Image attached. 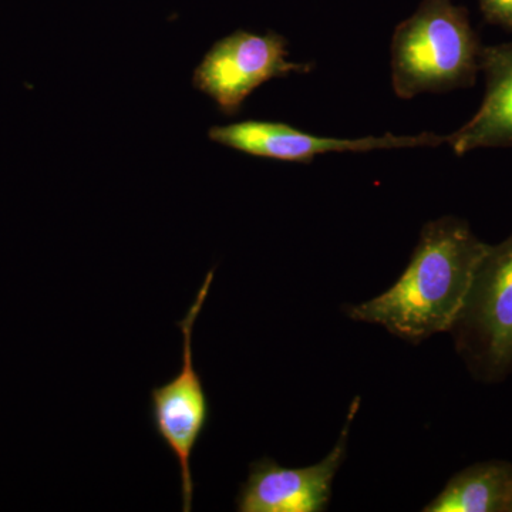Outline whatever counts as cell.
<instances>
[{
    "instance_id": "cell-1",
    "label": "cell",
    "mask_w": 512,
    "mask_h": 512,
    "mask_svg": "<svg viewBox=\"0 0 512 512\" xmlns=\"http://www.w3.org/2000/svg\"><path fill=\"white\" fill-rule=\"evenodd\" d=\"M487 249L467 221H431L421 229L419 244L399 281L372 301L350 306L348 315L383 326L413 345L450 332Z\"/></svg>"
},
{
    "instance_id": "cell-2",
    "label": "cell",
    "mask_w": 512,
    "mask_h": 512,
    "mask_svg": "<svg viewBox=\"0 0 512 512\" xmlns=\"http://www.w3.org/2000/svg\"><path fill=\"white\" fill-rule=\"evenodd\" d=\"M483 46L467 10L453 0H423L392 40V83L400 99L470 87L480 72Z\"/></svg>"
},
{
    "instance_id": "cell-3",
    "label": "cell",
    "mask_w": 512,
    "mask_h": 512,
    "mask_svg": "<svg viewBox=\"0 0 512 512\" xmlns=\"http://www.w3.org/2000/svg\"><path fill=\"white\" fill-rule=\"evenodd\" d=\"M450 333L481 382H500L511 372L512 234L501 244L488 245Z\"/></svg>"
},
{
    "instance_id": "cell-4",
    "label": "cell",
    "mask_w": 512,
    "mask_h": 512,
    "mask_svg": "<svg viewBox=\"0 0 512 512\" xmlns=\"http://www.w3.org/2000/svg\"><path fill=\"white\" fill-rule=\"evenodd\" d=\"M214 269L208 272L198 289L184 319L178 322L184 336L183 366L170 382L154 387L150 393L151 420L157 436L174 454L180 468L183 511L192 510L194 500V478L191 460L195 447L210 421V400L205 393L200 373L195 369L192 333L202 306L207 301Z\"/></svg>"
},
{
    "instance_id": "cell-5",
    "label": "cell",
    "mask_w": 512,
    "mask_h": 512,
    "mask_svg": "<svg viewBox=\"0 0 512 512\" xmlns=\"http://www.w3.org/2000/svg\"><path fill=\"white\" fill-rule=\"evenodd\" d=\"M311 70L312 64L289 60L284 36L237 30L222 37L205 53L192 74V86L210 97L222 113L235 116L262 84Z\"/></svg>"
},
{
    "instance_id": "cell-6",
    "label": "cell",
    "mask_w": 512,
    "mask_h": 512,
    "mask_svg": "<svg viewBox=\"0 0 512 512\" xmlns=\"http://www.w3.org/2000/svg\"><path fill=\"white\" fill-rule=\"evenodd\" d=\"M208 137L214 143L252 157L271 158L288 163L309 164L316 156L328 153H369L394 148L437 147L447 136L426 133L417 136L332 138L313 136L279 121L247 120L227 126L211 127Z\"/></svg>"
},
{
    "instance_id": "cell-7",
    "label": "cell",
    "mask_w": 512,
    "mask_h": 512,
    "mask_svg": "<svg viewBox=\"0 0 512 512\" xmlns=\"http://www.w3.org/2000/svg\"><path fill=\"white\" fill-rule=\"evenodd\" d=\"M359 409L352 403L345 429L328 456L303 468L279 466L272 458H261L249 467L248 480L239 488V512H320L329 507L332 483L346 457L350 424Z\"/></svg>"
},
{
    "instance_id": "cell-8",
    "label": "cell",
    "mask_w": 512,
    "mask_h": 512,
    "mask_svg": "<svg viewBox=\"0 0 512 512\" xmlns=\"http://www.w3.org/2000/svg\"><path fill=\"white\" fill-rule=\"evenodd\" d=\"M485 96L477 113L447 136L457 156L477 148L512 147V43L481 49Z\"/></svg>"
},
{
    "instance_id": "cell-9",
    "label": "cell",
    "mask_w": 512,
    "mask_h": 512,
    "mask_svg": "<svg viewBox=\"0 0 512 512\" xmlns=\"http://www.w3.org/2000/svg\"><path fill=\"white\" fill-rule=\"evenodd\" d=\"M512 503V464L491 460L460 471L426 512H508Z\"/></svg>"
},
{
    "instance_id": "cell-10",
    "label": "cell",
    "mask_w": 512,
    "mask_h": 512,
    "mask_svg": "<svg viewBox=\"0 0 512 512\" xmlns=\"http://www.w3.org/2000/svg\"><path fill=\"white\" fill-rule=\"evenodd\" d=\"M480 6L487 22L512 30V0H480Z\"/></svg>"
},
{
    "instance_id": "cell-11",
    "label": "cell",
    "mask_w": 512,
    "mask_h": 512,
    "mask_svg": "<svg viewBox=\"0 0 512 512\" xmlns=\"http://www.w3.org/2000/svg\"><path fill=\"white\" fill-rule=\"evenodd\" d=\"M508 512H512V503L510 505V510H508Z\"/></svg>"
}]
</instances>
